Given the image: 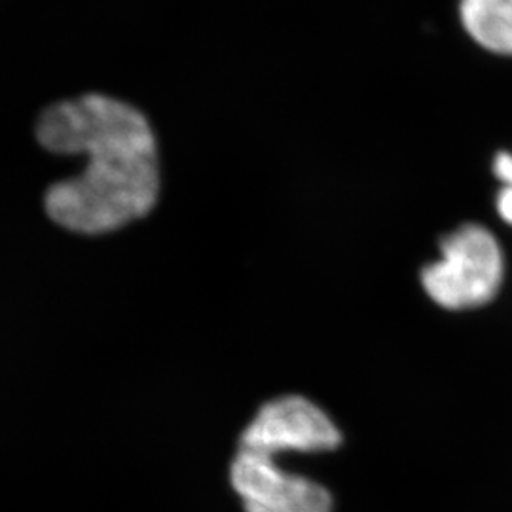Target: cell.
Listing matches in <instances>:
<instances>
[{
  "label": "cell",
  "instance_id": "cell-4",
  "mask_svg": "<svg viewBox=\"0 0 512 512\" xmlns=\"http://www.w3.org/2000/svg\"><path fill=\"white\" fill-rule=\"evenodd\" d=\"M342 435L334 421L304 397H279L264 404L243 431L239 446L272 456L287 452H327Z\"/></svg>",
  "mask_w": 512,
  "mask_h": 512
},
{
  "label": "cell",
  "instance_id": "cell-7",
  "mask_svg": "<svg viewBox=\"0 0 512 512\" xmlns=\"http://www.w3.org/2000/svg\"><path fill=\"white\" fill-rule=\"evenodd\" d=\"M497 211L501 219L512 224V186H505L497 196Z\"/></svg>",
  "mask_w": 512,
  "mask_h": 512
},
{
  "label": "cell",
  "instance_id": "cell-5",
  "mask_svg": "<svg viewBox=\"0 0 512 512\" xmlns=\"http://www.w3.org/2000/svg\"><path fill=\"white\" fill-rule=\"evenodd\" d=\"M461 21L482 48L512 55V0H461Z\"/></svg>",
  "mask_w": 512,
  "mask_h": 512
},
{
  "label": "cell",
  "instance_id": "cell-2",
  "mask_svg": "<svg viewBox=\"0 0 512 512\" xmlns=\"http://www.w3.org/2000/svg\"><path fill=\"white\" fill-rule=\"evenodd\" d=\"M440 260L421 272L429 298L446 310H469L488 304L503 281V255L494 236L463 224L440 241Z\"/></svg>",
  "mask_w": 512,
  "mask_h": 512
},
{
  "label": "cell",
  "instance_id": "cell-3",
  "mask_svg": "<svg viewBox=\"0 0 512 512\" xmlns=\"http://www.w3.org/2000/svg\"><path fill=\"white\" fill-rule=\"evenodd\" d=\"M232 486L247 512H330L329 490L275 463V456L238 448L230 469Z\"/></svg>",
  "mask_w": 512,
  "mask_h": 512
},
{
  "label": "cell",
  "instance_id": "cell-6",
  "mask_svg": "<svg viewBox=\"0 0 512 512\" xmlns=\"http://www.w3.org/2000/svg\"><path fill=\"white\" fill-rule=\"evenodd\" d=\"M495 175L505 186H512V154H499L495 158Z\"/></svg>",
  "mask_w": 512,
  "mask_h": 512
},
{
  "label": "cell",
  "instance_id": "cell-1",
  "mask_svg": "<svg viewBox=\"0 0 512 512\" xmlns=\"http://www.w3.org/2000/svg\"><path fill=\"white\" fill-rule=\"evenodd\" d=\"M40 147L86 158L80 175L44 194L46 215L76 234L120 230L152 211L160 196V156L145 114L126 101L88 93L38 116Z\"/></svg>",
  "mask_w": 512,
  "mask_h": 512
}]
</instances>
